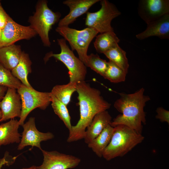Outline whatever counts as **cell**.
I'll use <instances>...</instances> for the list:
<instances>
[{
	"label": "cell",
	"instance_id": "obj_10",
	"mask_svg": "<svg viewBox=\"0 0 169 169\" xmlns=\"http://www.w3.org/2000/svg\"><path fill=\"white\" fill-rule=\"evenodd\" d=\"M43 161L37 169H68L77 166L81 159L74 156L61 153L56 151L41 150Z\"/></svg>",
	"mask_w": 169,
	"mask_h": 169
},
{
	"label": "cell",
	"instance_id": "obj_5",
	"mask_svg": "<svg viewBox=\"0 0 169 169\" xmlns=\"http://www.w3.org/2000/svg\"><path fill=\"white\" fill-rule=\"evenodd\" d=\"M55 30L68 41L72 51H76L79 58L85 65L89 45L98 32L91 28L79 30L69 26H58Z\"/></svg>",
	"mask_w": 169,
	"mask_h": 169
},
{
	"label": "cell",
	"instance_id": "obj_30",
	"mask_svg": "<svg viewBox=\"0 0 169 169\" xmlns=\"http://www.w3.org/2000/svg\"><path fill=\"white\" fill-rule=\"evenodd\" d=\"M7 89V87L0 85V102L4 97Z\"/></svg>",
	"mask_w": 169,
	"mask_h": 169
},
{
	"label": "cell",
	"instance_id": "obj_12",
	"mask_svg": "<svg viewBox=\"0 0 169 169\" xmlns=\"http://www.w3.org/2000/svg\"><path fill=\"white\" fill-rule=\"evenodd\" d=\"M138 13L147 24L169 13V0H141Z\"/></svg>",
	"mask_w": 169,
	"mask_h": 169
},
{
	"label": "cell",
	"instance_id": "obj_25",
	"mask_svg": "<svg viewBox=\"0 0 169 169\" xmlns=\"http://www.w3.org/2000/svg\"><path fill=\"white\" fill-rule=\"evenodd\" d=\"M108 65L103 77L115 83L124 81L127 74L117 64L109 60Z\"/></svg>",
	"mask_w": 169,
	"mask_h": 169
},
{
	"label": "cell",
	"instance_id": "obj_28",
	"mask_svg": "<svg viewBox=\"0 0 169 169\" xmlns=\"http://www.w3.org/2000/svg\"><path fill=\"white\" fill-rule=\"evenodd\" d=\"M156 118L162 122H166L169 124V111L162 107H158L156 110Z\"/></svg>",
	"mask_w": 169,
	"mask_h": 169
},
{
	"label": "cell",
	"instance_id": "obj_17",
	"mask_svg": "<svg viewBox=\"0 0 169 169\" xmlns=\"http://www.w3.org/2000/svg\"><path fill=\"white\" fill-rule=\"evenodd\" d=\"M18 120L13 119L0 125V147L13 143H19L21 136L18 132Z\"/></svg>",
	"mask_w": 169,
	"mask_h": 169
},
{
	"label": "cell",
	"instance_id": "obj_11",
	"mask_svg": "<svg viewBox=\"0 0 169 169\" xmlns=\"http://www.w3.org/2000/svg\"><path fill=\"white\" fill-rule=\"evenodd\" d=\"M22 126L23 131L18 147V150H21L25 146H30L37 147L41 150V142L51 140L54 137L51 132L44 133L38 131L36 127L34 117H30Z\"/></svg>",
	"mask_w": 169,
	"mask_h": 169
},
{
	"label": "cell",
	"instance_id": "obj_26",
	"mask_svg": "<svg viewBox=\"0 0 169 169\" xmlns=\"http://www.w3.org/2000/svg\"><path fill=\"white\" fill-rule=\"evenodd\" d=\"M108 63L101 59L97 54L91 53L88 55L85 66L103 77L107 69Z\"/></svg>",
	"mask_w": 169,
	"mask_h": 169
},
{
	"label": "cell",
	"instance_id": "obj_34",
	"mask_svg": "<svg viewBox=\"0 0 169 169\" xmlns=\"http://www.w3.org/2000/svg\"><path fill=\"white\" fill-rule=\"evenodd\" d=\"M2 116V112L0 109V119L1 118Z\"/></svg>",
	"mask_w": 169,
	"mask_h": 169
},
{
	"label": "cell",
	"instance_id": "obj_22",
	"mask_svg": "<svg viewBox=\"0 0 169 169\" xmlns=\"http://www.w3.org/2000/svg\"><path fill=\"white\" fill-rule=\"evenodd\" d=\"M109 60L128 73L129 64L125 51L117 44L104 53Z\"/></svg>",
	"mask_w": 169,
	"mask_h": 169
},
{
	"label": "cell",
	"instance_id": "obj_24",
	"mask_svg": "<svg viewBox=\"0 0 169 169\" xmlns=\"http://www.w3.org/2000/svg\"><path fill=\"white\" fill-rule=\"evenodd\" d=\"M51 103L54 112L63 121L69 130H70L72 125L71 123V117L67 106L59 100L51 93Z\"/></svg>",
	"mask_w": 169,
	"mask_h": 169
},
{
	"label": "cell",
	"instance_id": "obj_33",
	"mask_svg": "<svg viewBox=\"0 0 169 169\" xmlns=\"http://www.w3.org/2000/svg\"><path fill=\"white\" fill-rule=\"evenodd\" d=\"M2 30L0 29V48L1 47V43L2 40Z\"/></svg>",
	"mask_w": 169,
	"mask_h": 169
},
{
	"label": "cell",
	"instance_id": "obj_27",
	"mask_svg": "<svg viewBox=\"0 0 169 169\" xmlns=\"http://www.w3.org/2000/svg\"><path fill=\"white\" fill-rule=\"evenodd\" d=\"M22 84L12 74L10 71L5 68L0 63V86L17 90Z\"/></svg>",
	"mask_w": 169,
	"mask_h": 169
},
{
	"label": "cell",
	"instance_id": "obj_31",
	"mask_svg": "<svg viewBox=\"0 0 169 169\" xmlns=\"http://www.w3.org/2000/svg\"><path fill=\"white\" fill-rule=\"evenodd\" d=\"M7 155H5L4 156L0 159V169H1L3 166L6 164H8L9 162L7 160Z\"/></svg>",
	"mask_w": 169,
	"mask_h": 169
},
{
	"label": "cell",
	"instance_id": "obj_21",
	"mask_svg": "<svg viewBox=\"0 0 169 169\" xmlns=\"http://www.w3.org/2000/svg\"><path fill=\"white\" fill-rule=\"evenodd\" d=\"M120 41L114 32H107L96 36L94 43V47L98 52L104 54Z\"/></svg>",
	"mask_w": 169,
	"mask_h": 169
},
{
	"label": "cell",
	"instance_id": "obj_2",
	"mask_svg": "<svg viewBox=\"0 0 169 169\" xmlns=\"http://www.w3.org/2000/svg\"><path fill=\"white\" fill-rule=\"evenodd\" d=\"M145 89L141 88L131 94H120V98L114 106L121 114L118 115L110 125L114 127L118 125H126L141 134L142 124H146V115L144 108L150 98L144 94Z\"/></svg>",
	"mask_w": 169,
	"mask_h": 169
},
{
	"label": "cell",
	"instance_id": "obj_3",
	"mask_svg": "<svg viewBox=\"0 0 169 169\" xmlns=\"http://www.w3.org/2000/svg\"><path fill=\"white\" fill-rule=\"evenodd\" d=\"M145 137L128 126L119 125L114 127L111 141L105 149L102 157L110 161L122 157L141 143Z\"/></svg>",
	"mask_w": 169,
	"mask_h": 169
},
{
	"label": "cell",
	"instance_id": "obj_14",
	"mask_svg": "<svg viewBox=\"0 0 169 169\" xmlns=\"http://www.w3.org/2000/svg\"><path fill=\"white\" fill-rule=\"evenodd\" d=\"M100 0H66L63 3L69 8V13L60 20L58 26H68L79 17L86 13L93 5Z\"/></svg>",
	"mask_w": 169,
	"mask_h": 169
},
{
	"label": "cell",
	"instance_id": "obj_19",
	"mask_svg": "<svg viewBox=\"0 0 169 169\" xmlns=\"http://www.w3.org/2000/svg\"><path fill=\"white\" fill-rule=\"evenodd\" d=\"M32 62L29 55L23 51L20 60L11 72L21 83L30 88H33L28 79V74L32 72Z\"/></svg>",
	"mask_w": 169,
	"mask_h": 169
},
{
	"label": "cell",
	"instance_id": "obj_8",
	"mask_svg": "<svg viewBox=\"0 0 169 169\" xmlns=\"http://www.w3.org/2000/svg\"><path fill=\"white\" fill-rule=\"evenodd\" d=\"M100 8L97 12H87L85 24L88 27L93 28L99 33L114 32L111 22L121 14L120 12L113 4L107 0H100Z\"/></svg>",
	"mask_w": 169,
	"mask_h": 169
},
{
	"label": "cell",
	"instance_id": "obj_15",
	"mask_svg": "<svg viewBox=\"0 0 169 169\" xmlns=\"http://www.w3.org/2000/svg\"><path fill=\"white\" fill-rule=\"evenodd\" d=\"M152 36L161 39L169 38V13L147 24L145 30L136 35V37L141 40Z\"/></svg>",
	"mask_w": 169,
	"mask_h": 169
},
{
	"label": "cell",
	"instance_id": "obj_6",
	"mask_svg": "<svg viewBox=\"0 0 169 169\" xmlns=\"http://www.w3.org/2000/svg\"><path fill=\"white\" fill-rule=\"evenodd\" d=\"M57 40L60 48V53L56 54L49 52L46 54V59L53 57L62 62L69 70V82L77 83L84 81L87 73L86 66L69 49L64 38L58 39Z\"/></svg>",
	"mask_w": 169,
	"mask_h": 169
},
{
	"label": "cell",
	"instance_id": "obj_23",
	"mask_svg": "<svg viewBox=\"0 0 169 169\" xmlns=\"http://www.w3.org/2000/svg\"><path fill=\"white\" fill-rule=\"evenodd\" d=\"M76 83L69 82L66 84L56 85L53 87L50 92L67 106L70 102L72 95L76 91Z\"/></svg>",
	"mask_w": 169,
	"mask_h": 169
},
{
	"label": "cell",
	"instance_id": "obj_32",
	"mask_svg": "<svg viewBox=\"0 0 169 169\" xmlns=\"http://www.w3.org/2000/svg\"><path fill=\"white\" fill-rule=\"evenodd\" d=\"M21 169H37V166L33 165L29 167L23 168Z\"/></svg>",
	"mask_w": 169,
	"mask_h": 169
},
{
	"label": "cell",
	"instance_id": "obj_4",
	"mask_svg": "<svg viewBox=\"0 0 169 169\" xmlns=\"http://www.w3.org/2000/svg\"><path fill=\"white\" fill-rule=\"evenodd\" d=\"M60 17L59 13L54 12L49 8L47 1L42 0L38 1L35 12L29 18V26L39 35L45 46L50 47L49 33Z\"/></svg>",
	"mask_w": 169,
	"mask_h": 169
},
{
	"label": "cell",
	"instance_id": "obj_29",
	"mask_svg": "<svg viewBox=\"0 0 169 169\" xmlns=\"http://www.w3.org/2000/svg\"><path fill=\"white\" fill-rule=\"evenodd\" d=\"M9 16L7 14L0 2V29H2L6 24Z\"/></svg>",
	"mask_w": 169,
	"mask_h": 169
},
{
	"label": "cell",
	"instance_id": "obj_16",
	"mask_svg": "<svg viewBox=\"0 0 169 169\" xmlns=\"http://www.w3.org/2000/svg\"><path fill=\"white\" fill-rule=\"evenodd\" d=\"M111 120L112 117L107 110L96 115L86 128L84 138L85 142L88 144L97 137L110 124Z\"/></svg>",
	"mask_w": 169,
	"mask_h": 169
},
{
	"label": "cell",
	"instance_id": "obj_13",
	"mask_svg": "<svg viewBox=\"0 0 169 169\" xmlns=\"http://www.w3.org/2000/svg\"><path fill=\"white\" fill-rule=\"evenodd\" d=\"M22 109L20 96L16 89L8 88L3 98L0 102V109L2 116L0 122L16 117L20 118Z\"/></svg>",
	"mask_w": 169,
	"mask_h": 169
},
{
	"label": "cell",
	"instance_id": "obj_18",
	"mask_svg": "<svg viewBox=\"0 0 169 169\" xmlns=\"http://www.w3.org/2000/svg\"><path fill=\"white\" fill-rule=\"evenodd\" d=\"M22 52L20 46L15 44L0 48V63L11 71L18 63Z\"/></svg>",
	"mask_w": 169,
	"mask_h": 169
},
{
	"label": "cell",
	"instance_id": "obj_1",
	"mask_svg": "<svg viewBox=\"0 0 169 169\" xmlns=\"http://www.w3.org/2000/svg\"><path fill=\"white\" fill-rule=\"evenodd\" d=\"M76 91L79 106L80 118L69 130L67 141L71 142L84 138L86 129L97 114L109 109L111 104L105 100L98 89L91 87L84 81L76 83Z\"/></svg>",
	"mask_w": 169,
	"mask_h": 169
},
{
	"label": "cell",
	"instance_id": "obj_7",
	"mask_svg": "<svg viewBox=\"0 0 169 169\" xmlns=\"http://www.w3.org/2000/svg\"><path fill=\"white\" fill-rule=\"evenodd\" d=\"M22 105L21 113L18 123L22 126L28 115L36 108L45 110L51 103L50 92L38 91L33 88L28 87L22 84L17 89Z\"/></svg>",
	"mask_w": 169,
	"mask_h": 169
},
{
	"label": "cell",
	"instance_id": "obj_9",
	"mask_svg": "<svg viewBox=\"0 0 169 169\" xmlns=\"http://www.w3.org/2000/svg\"><path fill=\"white\" fill-rule=\"evenodd\" d=\"M36 35L29 26L20 25L9 16L6 24L2 29L1 48L14 44L21 40L29 39Z\"/></svg>",
	"mask_w": 169,
	"mask_h": 169
},
{
	"label": "cell",
	"instance_id": "obj_20",
	"mask_svg": "<svg viewBox=\"0 0 169 169\" xmlns=\"http://www.w3.org/2000/svg\"><path fill=\"white\" fill-rule=\"evenodd\" d=\"M113 131L114 127L109 125L97 137L88 144V147L99 157H102L105 149L111 141Z\"/></svg>",
	"mask_w": 169,
	"mask_h": 169
}]
</instances>
